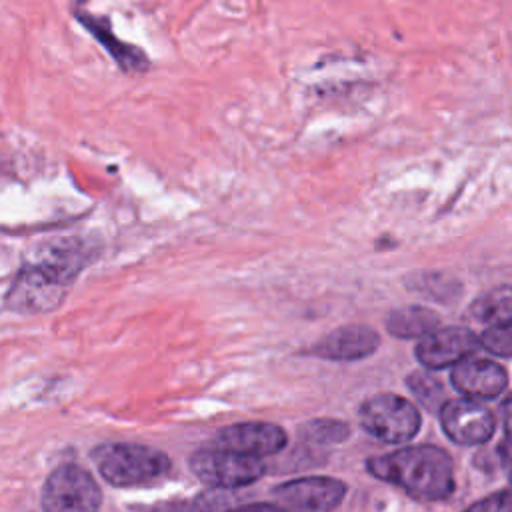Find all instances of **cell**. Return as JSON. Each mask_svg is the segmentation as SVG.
<instances>
[{
    "instance_id": "12",
    "label": "cell",
    "mask_w": 512,
    "mask_h": 512,
    "mask_svg": "<svg viewBox=\"0 0 512 512\" xmlns=\"http://www.w3.org/2000/svg\"><path fill=\"white\" fill-rule=\"evenodd\" d=\"M380 346V336L370 326L354 324L326 334L312 346V354L326 360H360Z\"/></svg>"
},
{
    "instance_id": "6",
    "label": "cell",
    "mask_w": 512,
    "mask_h": 512,
    "mask_svg": "<svg viewBox=\"0 0 512 512\" xmlns=\"http://www.w3.org/2000/svg\"><path fill=\"white\" fill-rule=\"evenodd\" d=\"M194 476L212 488H240L264 474L260 458L242 456L228 450H200L190 458Z\"/></svg>"
},
{
    "instance_id": "17",
    "label": "cell",
    "mask_w": 512,
    "mask_h": 512,
    "mask_svg": "<svg viewBox=\"0 0 512 512\" xmlns=\"http://www.w3.org/2000/svg\"><path fill=\"white\" fill-rule=\"evenodd\" d=\"M300 436L308 442H316V444H336V442H344L350 434V428L346 422L342 420H310L304 426H300Z\"/></svg>"
},
{
    "instance_id": "1",
    "label": "cell",
    "mask_w": 512,
    "mask_h": 512,
    "mask_svg": "<svg viewBox=\"0 0 512 512\" xmlns=\"http://www.w3.org/2000/svg\"><path fill=\"white\" fill-rule=\"evenodd\" d=\"M366 468L372 476L402 488L408 496L422 502L444 500L454 490V462L438 446L400 448L370 458Z\"/></svg>"
},
{
    "instance_id": "14",
    "label": "cell",
    "mask_w": 512,
    "mask_h": 512,
    "mask_svg": "<svg viewBox=\"0 0 512 512\" xmlns=\"http://www.w3.org/2000/svg\"><path fill=\"white\" fill-rule=\"evenodd\" d=\"M440 318L422 306H400L386 318V328L396 338H422L438 328Z\"/></svg>"
},
{
    "instance_id": "2",
    "label": "cell",
    "mask_w": 512,
    "mask_h": 512,
    "mask_svg": "<svg viewBox=\"0 0 512 512\" xmlns=\"http://www.w3.org/2000/svg\"><path fill=\"white\" fill-rule=\"evenodd\" d=\"M102 478L114 486H138L164 476L170 460L164 452L142 444H102L92 452Z\"/></svg>"
},
{
    "instance_id": "9",
    "label": "cell",
    "mask_w": 512,
    "mask_h": 512,
    "mask_svg": "<svg viewBox=\"0 0 512 512\" xmlns=\"http://www.w3.org/2000/svg\"><path fill=\"white\" fill-rule=\"evenodd\" d=\"M478 348L480 344L474 332L460 326H448L424 334L414 354L426 368L440 370L468 358Z\"/></svg>"
},
{
    "instance_id": "13",
    "label": "cell",
    "mask_w": 512,
    "mask_h": 512,
    "mask_svg": "<svg viewBox=\"0 0 512 512\" xmlns=\"http://www.w3.org/2000/svg\"><path fill=\"white\" fill-rule=\"evenodd\" d=\"M76 18L78 22H82L90 34L110 52V56L116 60V64L126 70V72H142L148 68V58L144 52H140L136 46L124 44L122 40H118L112 30L110 24L102 18H96L94 14L86 12V10H76Z\"/></svg>"
},
{
    "instance_id": "10",
    "label": "cell",
    "mask_w": 512,
    "mask_h": 512,
    "mask_svg": "<svg viewBox=\"0 0 512 512\" xmlns=\"http://www.w3.org/2000/svg\"><path fill=\"white\" fill-rule=\"evenodd\" d=\"M346 494V484L336 478L326 476H308L296 478L290 482L280 484L274 490L276 500L288 504L296 510H310V512H324L336 508Z\"/></svg>"
},
{
    "instance_id": "3",
    "label": "cell",
    "mask_w": 512,
    "mask_h": 512,
    "mask_svg": "<svg viewBox=\"0 0 512 512\" xmlns=\"http://www.w3.org/2000/svg\"><path fill=\"white\" fill-rule=\"evenodd\" d=\"M358 420L370 436L388 444L406 442L420 430L418 408L398 394L372 396L358 410Z\"/></svg>"
},
{
    "instance_id": "4",
    "label": "cell",
    "mask_w": 512,
    "mask_h": 512,
    "mask_svg": "<svg viewBox=\"0 0 512 512\" xmlns=\"http://www.w3.org/2000/svg\"><path fill=\"white\" fill-rule=\"evenodd\" d=\"M70 282L72 278L38 258L20 270L6 304L18 312H48L62 302Z\"/></svg>"
},
{
    "instance_id": "7",
    "label": "cell",
    "mask_w": 512,
    "mask_h": 512,
    "mask_svg": "<svg viewBox=\"0 0 512 512\" xmlns=\"http://www.w3.org/2000/svg\"><path fill=\"white\" fill-rule=\"evenodd\" d=\"M438 410H440V424L444 434L456 444H464V446L482 444L494 434V428H496L494 414L486 406L474 400H466V398L450 400V402H444Z\"/></svg>"
},
{
    "instance_id": "21",
    "label": "cell",
    "mask_w": 512,
    "mask_h": 512,
    "mask_svg": "<svg viewBox=\"0 0 512 512\" xmlns=\"http://www.w3.org/2000/svg\"><path fill=\"white\" fill-rule=\"evenodd\" d=\"M154 512H186V506L176 502V504H160L154 508Z\"/></svg>"
},
{
    "instance_id": "5",
    "label": "cell",
    "mask_w": 512,
    "mask_h": 512,
    "mask_svg": "<svg viewBox=\"0 0 512 512\" xmlns=\"http://www.w3.org/2000/svg\"><path fill=\"white\" fill-rule=\"evenodd\" d=\"M100 500L98 484L76 464L58 466L42 490L44 512H98Z\"/></svg>"
},
{
    "instance_id": "8",
    "label": "cell",
    "mask_w": 512,
    "mask_h": 512,
    "mask_svg": "<svg viewBox=\"0 0 512 512\" xmlns=\"http://www.w3.org/2000/svg\"><path fill=\"white\" fill-rule=\"evenodd\" d=\"M214 448L242 456H270L286 446V432L270 422H242L220 430L212 442Z\"/></svg>"
},
{
    "instance_id": "16",
    "label": "cell",
    "mask_w": 512,
    "mask_h": 512,
    "mask_svg": "<svg viewBox=\"0 0 512 512\" xmlns=\"http://www.w3.org/2000/svg\"><path fill=\"white\" fill-rule=\"evenodd\" d=\"M408 388L412 390L414 398L428 410H438L446 400H444V386L430 376L428 372H412L406 380Z\"/></svg>"
},
{
    "instance_id": "19",
    "label": "cell",
    "mask_w": 512,
    "mask_h": 512,
    "mask_svg": "<svg viewBox=\"0 0 512 512\" xmlns=\"http://www.w3.org/2000/svg\"><path fill=\"white\" fill-rule=\"evenodd\" d=\"M464 512H510V492L508 490L496 492V494L472 504Z\"/></svg>"
},
{
    "instance_id": "20",
    "label": "cell",
    "mask_w": 512,
    "mask_h": 512,
    "mask_svg": "<svg viewBox=\"0 0 512 512\" xmlns=\"http://www.w3.org/2000/svg\"><path fill=\"white\" fill-rule=\"evenodd\" d=\"M226 512H286L278 504H268V502H256V504H246V506H236Z\"/></svg>"
},
{
    "instance_id": "11",
    "label": "cell",
    "mask_w": 512,
    "mask_h": 512,
    "mask_svg": "<svg viewBox=\"0 0 512 512\" xmlns=\"http://www.w3.org/2000/svg\"><path fill=\"white\" fill-rule=\"evenodd\" d=\"M452 386L470 398H496L508 386V376L492 360L464 358L454 364Z\"/></svg>"
},
{
    "instance_id": "15",
    "label": "cell",
    "mask_w": 512,
    "mask_h": 512,
    "mask_svg": "<svg viewBox=\"0 0 512 512\" xmlns=\"http://www.w3.org/2000/svg\"><path fill=\"white\" fill-rule=\"evenodd\" d=\"M472 316L484 324H504L512 316V290L510 286H498L478 296L470 308Z\"/></svg>"
},
{
    "instance_id": "18",
    "label": "cell",
    "mask_w": 512,
    "mask_h": 512,
    "mask_svg": "<svg viewBox=\"0 0 512 512\" xmlns=\"http://www.w3.org/2000/svg\"><path fill=\"white\" fill-rule=\"evenodd\" d=\"M478 344L486 348L488 352L500 356V358H510L512 356V328L510 322L504 324H492L482 338H478Z\"/></svg>"
}]
</instances>
